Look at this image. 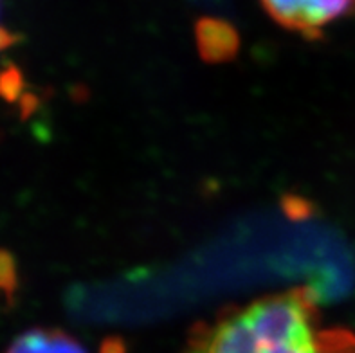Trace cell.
<instances>
[{
    "instance_id": "cell-2",
    "label": "cell",
    "mask_w": 355,
    "mask_h": 353,
    "mask_svg": "<svg viewBox=\"0 0 355 353\" xmlns=\"http://www.w3.org/2000/svg\"><path fill=\"white\" fill-rule=\"evenodd\" d=\"M261 4L279 26L314 38L323 27L348 13L355 0H261Z\"/></svg>"
},
{
    "instance_id": "cell-4",
    "label": "cell",
    "mask_w": 355,
    "mask_h": 353,
    "mask_svg": "<svg viewBox=\"0 0 355 353\" xmlns=\"http://www.w3.org/2000/svg\"><path fill=\"white\" fill-rule=\"evenodd\" d=\"M198 44L200 49L207 51L209 56L224 54L225 51H233L236 47V35L227 24L218 20H204L198 24Z\"/></svg>"
},
{
    "instance_id": "cell-5",
    "label": "cell",
    "mask_w": 355,
    "mask_h": 353,
    "mask_svg": "<svg viewBox=\"0 0 355 353\" xmlns=\"http://www.w3.org/2000/svg\"><path fill=\"white\" fill-rule=\"evenodd\" d=\"M15 291H17V264L9 250L0 249V294L6 300H11Z\"/></svg>"
},
{
    "instance_id": "cell-3",
    "label": "cell",
    "mask_w": 355,
    "mask_h": 353,
    "mask_svg": "<svg viewBox=\"0 0 355 353\" xmlns=\"http://www.w3.org/2000/svg\"><path fill=\"white\" fill-rule=\"evenodd\" d=\"M6 353H89L76 339L54 328H33L17 337Z\"/></svg>"
},
{
    "instance_id": "cell-6",
    "label": "cell",
    "mask_w": 355,
    "mask_h": 353,
    "mask_svg": "<svg viewBox=\"0 0 355 353\" xmlns=\"http://www.w3.org/2000/svg\"><path fill=\"white\" fill-rule=\"evenodd\" d=\"M20 89H22V76L18 69L6 67L4 71H0V96L6 101H15L20 94Z\"/></svg>"
},
{
    "instance_id": "cell-1",
    "label": "cell",
    "mask_w": 355,
    "mask_h": 353,
    "mask_svg": "<svg viewBox=\"0 0 355 353\" xmlns=\"http://www.w3.org/2000/svg\"><path fill=\"white\" fill-rule=\"evenodd\" d=\"M354 339L318 330L314 294L294 289L198 327L186 353H348Z\"/></svg>"
},
{
    "instance_id": "cell-8",
    "label": "cell",
    "mask_w": 355,
    "mask_h": 353,
    "mask_svg": "<svg viewBox=\"0 0 355 353\" xmlns=\"http://www.w3.org/2000/svg\"><path fill=\"white\" fill-rule=\"evenodd\" d=\"M348 353H355V343H354V345H352V348H350V352H348Z\"/></svg>"
},
{
    "instance_id": "cell-7",
    "label": "cell",
    "mask_w": 355,
    "mask_h": 353,
    "mask_svg": "<svg viewBox=\"0 0 355 353\" xmlns=\"http://www.w3.org/2000/svg\"><path fill=\"white\" fill-rule=\"evenodd\" d=\"M17 35H13V33H9L8 29H2V27H0V51L8 49V47H11L13 44H17Z\"/></svg>"
}]
</instances>
